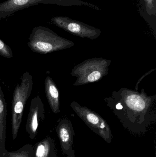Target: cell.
Masks as SVG:
<instances>
[{
	"mask_svg": "<svg viewBox=\"0 0 156 157\" xmlns=\"http://www.w3.org/2000/svg\"><path fill=\"white\" fill-rule=\"evenodd\" d=\"M56 132L63 154L68 156L75 153L73 138L75 133L71 121L68 119L60 121L56 127Z\"/></svg>",
	"mask_w": 156,
	"mask_h": 157,
	"instance_id": "obj_9",
	"label": "cell"
},
{
	"mask_svg": "<svg viewBox=\"0 0 156 157\" xmlns=\"http://www.w3.org/2000/svg\"><path fill=\"white\" fill-rule=\"evenodd\" d=\"M45 88L47 99L52 112L54 113L60 112L59 92L56 84L50 76L46 77Z\"/></svg>",
	"mask_w": 156,
	"mask_h": 157,
	"instance_id": "obj_11",
	"label": "cell"
},
{
	"mask_svg": "<svg viewBox=\"0 0 156 157\" xmlns=\"http://www.w3.org/2000/svg\"><path fill=\"white\" fill-rule=\"evenodd\" d=\"M44 105L38 96L31 100L28 117L26 124V131L32 140L35 139L38 133L39 123L45 119Z\"/></svg>",
	"mask_w": 156,
	"mask_h": 157,
	"instance_id": "obj_8",
	"label": "cell"
},
{
	"mask_svg": "<svg viewBox=\"0 0 156 157\" xmlns=\"http://www.w3.org/2000/svg\"><path fill=\"white\" fill-rule=\"evenodd\" d=\"M0 55L4 58H13V53L10 47L0 39Z\"/></svg>",
	"mask_w": 156,
	"mask_h": 157,
	"instance_id": "obj_15",
	"label": "cell"
},
{
	"mask_svg": "<svg viewBox=\"0 0 156 157\" xmlns=\"http://www.w3.org/2000/svg\"><path fill=\"white\" fill-rule=\"evenodd\" d=\"M67 157H75V152L71 154L70 155L67 156Z\"/></svg>",
	"mask_w": 156,
	"mask_h": 157,
	"instance_id": "obj_17",
	"label": "cell"
},
{
	"mask_svg": "<svg viewBox=\"0 0 156 157\" xmlns=\"http://www.w3.org/2000/svg\"><path fill=\"white\" fill-rule=\"evenodd\" d=\"M156 95L148 96L145 90L122 88L104 98L110 109L125 128L134 133H145L156 121Z\"/></svg>",
	"mask_w": 156,
	"mask_h": 157,
	"instance_id": "obj_1",
	"label": "cell"
},
{
	"mask_svg": "<svg viewBox=\"0 0 156 157\" xmlns=\"http://www.w3.org/2000/svg\"><path fill=\"white\" fill-rule=\"evenodd\" d=\"M111 61L102 58L85 60L74 66L71 76L77 77L73 86H80L100 81L109 73Z\"/></svg>",
	"mask_w": 156,
	"mask_h": 157,
	"instance_id": "obj_4",
	"label": "cell"
},
{
	"mask_svg": "<svg viewBox=\"0 0 156 157\" xmlns=\"http://www.w3.org/2000/svg\"><path fill=\"white\" fill-rule=\"evenodd\" d=\"M139 13L156 36V0H136Z\"/></svg>",
	"mask_w": 156,
	"mask_h": 157,
	"instance_id": "obj_10",
	"label": "cell"
},
{
	"mask_svg": "<svg viewBox=\"0 0 156 157\" xmlns=\"http://www.w3.org/2000/svg\"><path fill=\"white\" fill-rule=\"evenodd\" d=\"M0 157H34V146L27 144L16 151L9 152L7 150L3 155Z\"/></svg>",
	"mask_w": 156,
	"mask_h": 157,
	"instance_id": "obj_14",
	"label": "cell"
},
{
	"mask_svg": "<svg viewBox=\"0 0 156 157\" xmlns=\"http://www.w3.org/2000/svg\"><path fill=\"white\" fill-rule=\"evenodd\" d=\"M42 4L63 6H84L96 11L101 10L98 6L81 0H6L0 3V20L5 19L17 11Z\"/></svg>",
	"mask_w": 156,
	"mask_h": 157,
	"instance_id": "obj_5",
	"label": "cell"
},
{
	"mask_svg": "<svg viewBox=\"0 0 156 157\" xmlns=\"http://www.w3.org/2000/svg\"><path fill=\"white\" fill-rule=\"evenodd\" d=\"M6 115L7 110L5 99L0 86V157L3 155L7 151L5 145Z\"/></svg>",
	"mask_w": 156,
	"mask_h": 157,
	"instance_id": "obj_13",
	"label": "cell"
},
{
	"mask_svg": "<svg viewBox=\"0 0 156 157\" xmlns=\"http://www.w3.org/2000/svg\"><path fill=\"white\" fill-rule=\"evenodd\" d=\"M74 45L73 41L61 37L50 29L42 26L33 29L28 42V47L32 51L41 54L69 48Z\"/></svg>",
	"mask_w": 156,
	"mask_h": 157,
	"instance_id": "obj_2",
	"label": "cell"
},
{
	"mask_svg": "<svg viewBox=\"0 0 156 157\" xmlns=\"http://www.w3.org/2000/svg\"><path fill=\"white\" fill-rule=\"evenodd\" d=\"M155 70H152L151 71H149L147 72L145 74L143 75L142 77H141L140 78H139V80L137 81V83H136V85L135 86V90H138V86H139V84L141 83V81L143 79V78H145L147 75H150L151 73L153 72Z\"/></svg>",
	"mask_w": 156,
	"mask_h": 157,
	"instance_id": "obj_16",
	"label": "cell"
},
{
	"mask_svg": "<svg viewBox=\"0 0 156 157\" xmlns=\"http://www.w3.org/2000/svg\"><path fill=\"white\" fill-rule=\"evenodd\" d=\"M33 77L28 72L21 76V82L16 85L13 94L12 103V138L17 137L22 123L24 109L33 89Z\"/></svg>",
	"mask_w": 156,
	"mask_h": 157,
	"instance_id": "obj_3",
	"label": "cell"
},
{
	"mask_svg": "<svg viewBox=\"0 0 156 157\" xmlns=\"http://www.w3.org/2000/svg\"><path fill=\"white\" fill-rule=\"evenodd\" d=\"M34 157H57L55 140L48 136L34 146Z\"/></svg>",
	"mask_w": 156,
	"mask_h": 157,
	"instance_id": "obj_12",
	"label": "cell"
},
{
	"mask_svg": "<svg viewBox=\"0 0 156 157\" xmlns=\"http://www.w3.org/2000/svg\"><path fill=\"white\" fill-rule=\"evenodd\" d=\"M50 20L56 26L82 38L93 40L98 38L101 34V31L99 29L67 17H54Z\"/></svg>",
	"mask_w": 156,
	"mask_h": 157,
	"instance_id": "obj_7",
	"label": "cell"
},
{
	"mask_svg": "<svg viewBox=\"0 0 156 157\" xmlns=\"http://www.w3.org/2000/svg\"><path fill=\"white\" fill-rule=\"evenodd\" d=\"M70 106L78 116L95 133L101 137L106 143L111 144L113 135L107 122L99 114L85 106H82L75 101Z\"/></svg>",
	"mask_w": 156,
	"mask_h": 157,
	"instance_id": "obj_6",
	"label": "cell"
}]
</instances>
